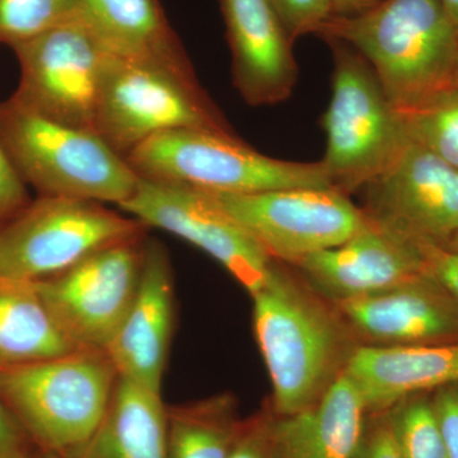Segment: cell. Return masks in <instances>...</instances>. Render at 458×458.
<instances>
[{
  "label": "cell",
  "instance_id": "6",
  "mask_svg": "<svg viewBox=\"0 0 458 458\" xmlns=\"http://www.w3.org/2000/svg\"><path fill=\"white\" fill-rule=\"evenodd\" d=\"M140 179L219 194L333 188L324 165L262 155L237 135L176 129L153 135L125 156Z\"/></svg>",
  "mask_w": 458,
  "mask_h": 458
},
{
  "label": "cell",
  "instance_id": "1",
  "mask_svg": "<svg viewBox=\"0 0 458 458\" xmlns=\"http://www.w3.org/2000/svg\"><path fill=\"white\" fill-rule=\"evenodd\" d=\"M316 35L358 51L400 114L456 87L458 33L441 0H382L331 16Z\"/></svg>",
  "mask_w": 458,
  "mask_h": 458
},
{
  "label": "cell",
  "instance_id": "18",
  "mask_svg": "<svg viewBox=\"0 0 458 458\" xmlns=\"http://www.w3.org/2000/svg\"><path fill=\"white\" fill-rule=\"evenodd\" d=\"M345 373L378 414L410 394L432 393L458 382V342L438 345H363L352 349Z\"/></svg>",
  "mask_w": 458,
  "mask_h": 458
},
{
  "label": "cell",
  "instance_id": "28",
  "mask_svg": "<svg viewBox=\"0 0 458 458\" xmlns=\"http://www.w3.org/2000/svg\"><path fill=\"white\" fill-rule=\"evenodd\" d=\"M271 415L270 409L246 419L228 458H276L271 445Z\"/></svg>",
  "mask_w": 458,
  "mask_h": 458
},
{
  "label": "cell",
  "instance_id": "7",
  "mask_svg": "<svg viewBox=\"0 0 458 458\" xmlns=\"http://www.w3.org/2000/svg\"><path fill=\"white\" fill-rule=\"evenodd\" d=\"M325 41L333 53L334 73L330 104L321 120L327 135L321 162L331 186L349 195L393 164L410 138L366 59L345 42Z\"/></svg>",
  "mask_w": 458,
  "mask_h": 458
},
{
  "label": "cell",
  "instance_id": "23",
  "mask_svg": "<svg viewBox=\"0 0 458 458\" xmlns=\"http://www.w3.org/2000/svg\"><path fill=\"white\" fill-rule=\"evenodd\" d=\"M232 396L167 408L168 458H228L243 426Z\"/></svg>",
  "mask_w": 458,
  "mask_h": 458
},
{
  "label": "cell",
  "instance_id": "10",
  "mask_svg": "<svg viewBox=\"0 0 458 458\" xmlns=\"http://www.w3.org/2000/svg\"><path fill=\"white\" fill-rule=\"evenodd\" d=\"M144 242L146 236L114 243L33 283L75 348L106 352L137 294Z\"/></svg>",
  "mask_w": 458,
  "mask_h": 458
},
{
  "label": "cell",
  "instance_id": "36",
  "mask_svg": "<svg viewBox=\"0 0 458 458\" xmlns=\"http://www.w3.org/2000/svg\"><path fill=\"white\" fill-rule=\"evenodd\" d=\"M442 249L447 250V251L452 252V254L458 255V229L456 233L451 237V240L448 241L447 245L442 247Z\"/></svg>",
  "mask_w": 458,
  "mask_h": 458
},
{
  "label": "cell",
  "instance_id": "21",
  "mask_svg": "<svg viewBox=\"0 0 458 458\" xmlns=\"http://www.w3.org/2000/svg\"><path fill=\"white\" fill-rule=\"evenodd\" d=\"M81 20L114 55L190 63L159 0H78Z\"/></svg>",
  "mask_w": 458,
  "mask_h": 458
},
{
  "label": "cell",
  "instance_id": "37",
  "mask_svg": "<svg viewBox=\"0 0 458 458\" xmlns=\"http://www.w3.org/2000/svg\"><path fill=\"white\" fill-rule=\"evenodd\" d=\"M40 458H60V457L56 456V454H49V452H41Z\"/></svg>",
  "mask_w": 458,
  "mask_h": 458
},
{
  "label": "cell",
  "instance_id": "31",
  "mask_svg": "<svg viewBox=\"0 0 458 458\" xmlns=\"http://www.w3.org/2000/svg\"><path fill=\"white\" fill-rule=\"evenodd\" d=\"M352 458H399L385 412L369 415L363 437Z\"/></svg>",
  "mask_w": 458,
  "mask_h": 458
},
{
  "label": "cell",
  "instance_id": "39",
  "mask_svg": "<svg viewBox=\"0 0 458 458\" xmlns=\"http://www.w3.org/2000/svg\"><path fill=\"white\" fill-rule=\"evenodd\" d=\"M0 458H5V457L0 456Z\"/></svg>",
  "mask_w": 458,
  "mask_h": 458
},
{
  "label": "cell",
  "instance_id": "5",
  "mask_svg": "<svg viewBox=\"0 0 458 458\" xmlns=\"http://www.w3.org/2000/svg\"><path fill=\"white\" fill-rule=\"evenodd\" d=\"M176 129L236 135L201 89L191 63L110 54L96 114L99 137L125 157L148 138Z\"/></svg>",
  "mask_w": 458,
  "mask_h": 458
},
{
  "label": "cell",
  "instance_id": "2",
  "mask_svg": "<svg viewBox=\"0 0 458 458\" xmlns=\"http://www.w3.org/2000/svg\"><path fill=\"white\" fill-rule=\"evenodd\" d=\"M254 330L273 387L271 411L293 415L321 399L345 369V330L327 304L278 265L251 294Z\"/></svg>",
  "mask_w": 458,
  "mask_h": 458
},
{
  "label": "cell",
  "instance_id": "26",
  "mask_svg": "<svg viewBox=\"0 0 458 458\" xmlns=\"http://www.w3.org/2000/svg\"><path fill=\"white\" fill-rule=\"evenodd\" d=\"M78 17V0H0V42L12 47Z\"/></svg>",
  "mask_w": 458,
  "mask_h": 458
},
{
  "label": "cell",
  "instance_id": "8",
  "mask_svg": "<svg viewBox=\"0 0 458 458\" xmlns=\"http://www.w3.org/2000/svg\"><path fill=\"white\" fill-rule=\"evenodd\" d=\"M147 229L98 201L41 195L0 225V279L51 278L99 249L146 236Z\"/></svg>",
  "mask_w": 458,
  "mask_h": 458
},
{
  "label": "cell",
  "instance_id": "32",
  "mask_svg": "<svg viewBox=\"0 0 458 458\" xmlns=\"http://www.w3.org/2000/svg\"><path fill=\"white\" fill-rule=\"evenodd\" d=\"M31 439L18 424L0 394V456L5 458H32Z\"/></svg>",
  "mask_w": 458,
  "mask_h": 458
},
{
  "label": "cell",
  "instance_id": "25",
  "mask_svg": "<svg viewBox=\"0 0 458 458\" xmlns=\"http://www.w3.org/2000/svg\"><path fill=\"white\" fill-rule=\"evenodd\" d=\"M410 140L458 171V89H451L401 114Z\"/></svg>",
  "mask_w": 458,
  "mask_h": 458
},
{
  "label": "cell",
  "instance_id": "35",
  "mask_svg": "<svg viewBox=\"0 0 458 458\" xmlns=\"http://www.w3.org/2000/svg\"><path fill=\"white\" fill-rule=\"evenodd\" d=\"M441 2L458 33V0H441Z\"/></svg>",
  "mask_w": 458,
  "mask_h": 458
},
{
  "label": "cell",
  "instance_id": "38",
  "mask_svg": "<svg viewBox=\"0 0 458 458\" xmlns=\"http://www.w3.org/2000/svg\"><path fill=\"white\" fill-rule=\"evenodd\" d=\"M456 87L458 89V57H457V65H456Z\"/></svg>",
  "mask_w": 458,
  "mask_h": 458
},
{
  "label": "cell",
  "instance_id": "15",
  "mask_svg": "<svg viewBox=\"0 0 458 458\" xmlns=\"http://www.w3.org/2000/svg\"><path fill=\"white\" fill-rule=\"evenodd\" d=\"M370 345L458 342V300L432 274L394 288L334 303Z\"/></svg>",
  "mask_w": 458,
  "mask_h": 458
},
{
  "label": "cell",
  "instance_id": "9",
  "mask_svg": "<svg viewBox=\"0 0 458 458\" xmlns=\"http://www.w3.org/2000/svg\"><path fill=\"white\" fill-rule=\"evenodd\" d=\"M209 195L274 261L291 265L345 242L370 222L363 208L334 188Z\"/></svg>",
  "mask_w": 458,
  "mask_h": 458
},
{
  "label": "cell",
  "instance_id": "24",
  "mask_svg": "<svg viewBox=\"0 0 458 458\" xmlns=\"http://www.w3.org/2000/svg\"><path fill=\"white\" fill-rule=\"evenodd\" d=\"M399 458H450L432 394H410L384 411Z\"/></svg>",
  "mask_w": 458,
  "mask_h": 458
},
{
  "label": "cell",
  "instance_id": "20",
  "mask_svg": "<svg viewBox=\"0 0 458 458\" xmlns=\"http://www.w3.org/2000/svg\"><path fill=\"white\" fill-rule=\"evenodd\" d=\"M68 458H168L162 394L119 376L98 429Z\"/></svg>",
  "mask_w": 458,
  "mask_h": 458
},
{
  "label": "cell",
  "instance_id": "12",
  "mask_svg": "<svg viewBox=\"0 0 458 458\" xmlns=\"http://www.w3.org/2000/svg\"><path fill=\"white\" fill-rule=\"evenodd\" d=\"M148 228H158L209 255L254 294L269 278L276 261L209 192L140 179L131 199L119 205Z\"/></svg>",
  "mask_w": 458,
  "mask_h": 458
},
{
  "label": "cell",
  "instance_id": "27",
  "mask_svg": "<svg viewBox=\"0 0 458 458\" xmlns=\"http://www.w3.org/2000/svg\"><path fill=\"white\" fill-rule=\"evenodd\" d=\"M292 41L318 33L333 16L331 0H269Z\"/></svg>",
  "mask_w": 458,
  "mask_h": 458
},
{
  "label": "cell",
  "instance_id": "11",
  "mask_svg": "<svg viewBox=\"0 0 458 458\" xmlns=\"http://www.w3.org/2000/svg\"><path fill=\"white\" fill-rule=\"evenodd\" d=\"M21 66L14 98L57 122L95 131L110 51L81 20L12 45Z\"/></svg>",
  "mask_w": 458,
  "mask_h": 458
},
{
  "label": "cell",
  "instance_id": "3",
  "mask_svg": "<svg viewBox=\"0 0 458 458\" xmlns=\"http://www.w3.org/2000/svg\"><path fill=\"white\" fill-rule=\"evenodd\" d=\"M0 140L25 182L45 197L125 203L140 177L98 132L57 122L16 98L0 105Z\"/></svg>",
  "mask_w": 458,
  "mask_h": 458
},
{
  "label": "cell",
  "instance_id": "34",
  "mask_svg": "<svg viewBox=\"0 0 458 458\" xmlns=\"http://www.w3.org/2000/svg\"><path fill=\"white\" fill-rule=\"evenodd\" d=\"M382 0H331L333 16H354L369 11Z\"/></svg>",
  "mask_w": 458,
  "mask_h": 458
},
{
  "label": "cell",
  "instance_id": "29",
  "mask_svg": "<svg viewBox=\"0 0 458 458\" xmlns=\"http://www.w3.org/2000/svg\"><path fill=\"white\" fill-rule=\"evenodd\" d=\"M30 203L25 180L0 140V225Z\"/></svg>",
  "mask_w": 458,
  "mask_h": 458
},
{
  "label": "cell",
  "instance_id": "22",
  "mask_svg": "<svg viewBox=\"0 0 458 458\" xmlns=\"http://www.w3.org/2000/svg\"><path fill=\"white\" fill-rule=\"evenodd\" d=\"M78 351L33 283L0 279V367L22 366Z\"/></svg>",
  "mask_w": 458,
  "mask_h": 458
},
{
  "label": "cell",
  "instance_id": "19",
  "mask_svg": "<svg viewBox=\"0 0 458 458\" xmlns=\"http://www.w3.org/2000/svg\"><path fill=\"white\" fill-rule=\"evenodd\" d=\"M273 412V411H271ZM369 412L351 377L343 370L318 403L293 415H271L276 458H352Z\"/></svg>",
  "mask_w": 458,
  "mask_h": 458
},
{
  "label": "cell",
  "instance_id": "13",
  "mask_svg": "<svg viewBox=\"0 0 458 458\" xmlns=\"http://www.w3.org/2000/svg\"><path fill=\"white\" fill-rule=\"evenodd\" d=\"M366 190L370 219L418 242L445 247L458 229V171L409 140Z\"/></svg>",
  "mask_w": 458,
  "mask_h": 458
},
{
  "label": "cell",
  "instance_id": "14",
  "mask_svg": "<svg viewBox=\"0 0 458 458\" xmlns=\"http://www.w3.org/2000/svg\"><path fill=\"white\" fill-rule=\"evenodd\" d=\"M428 245L370 219L345 242L307 256L294 267L313 291L336 303L427 276Z\"/></svg>",
  "mask_w": 458,
  "mask_h": 458
},
{
  "label": "cell",
  "instance_id": "33",
  "mask_svg": "<svg viewBox=\"0 0 458 458\" xmlns=\"http://www.w3.org/2000/svg\"><path fill=\"white\" fill-rule=\"evenodd\" d=\"M427 252L429 273L458 300V255L434 245Z\"/></svg>",
  "mask_w": 458,
  "mask_h": 458
},
{
  "label": "cell",
  "instance_id": "17",
  "mask_svg": "<svg viewBox=\"0 0 458 458\" xmlns=\"http://www.w3.org/2000/svg\"><path fill=\"white\" fill-rule=\"evenodd\" d=\"M232 56V80L251 106L291 98L298 80L294 42L269 0H219Z\"/></svg>",
  "mask_w": 458,
  "mask_h": 458
},
{
  "label": "cell",
  "instance_id": "30",
  "mask_svg": "<svg viewBox=\"0 0 458 458\" xmlns=\"http://www.w3.org/2000/svg\"><path fill=\"white\" fill-rule=\"evenodd\" d=\"M450 458H458V382L430 393Z\"/></svg>",
  "mask_w": 458,
  "mask_h": 458
},
{
  "label": "cell",
  "instance_id": "16",
  "mask_svg": "<svg viewBox=\"0 0 458 458\" xmlns=\"http://www.w3.org/2000/svg\"><path fill=\"white\" fill-rule=\"evenodd\" d=\"M174 301L167 250L146 238L137 294L106 352L120 377L161 394L174 330Z\"/></svg>",
  "mask_w": 458,
  "mask_h": 458
},
{
  "label": "cell",
  "instance_id": "4",
  "mask_svg": "<svg viewBox=\"0 0 458 458\" xmlns=\"http://www.w3.org/2000/svg\"><path fill=\"white\" fill-rule=\"evenodd\" d=\"M119 373L105 351L0 367V394L41 452L68 458L98 429Z\"/></svg>",
  "mask_w": 458,
  "mask_h": 458
}]
</instances>
